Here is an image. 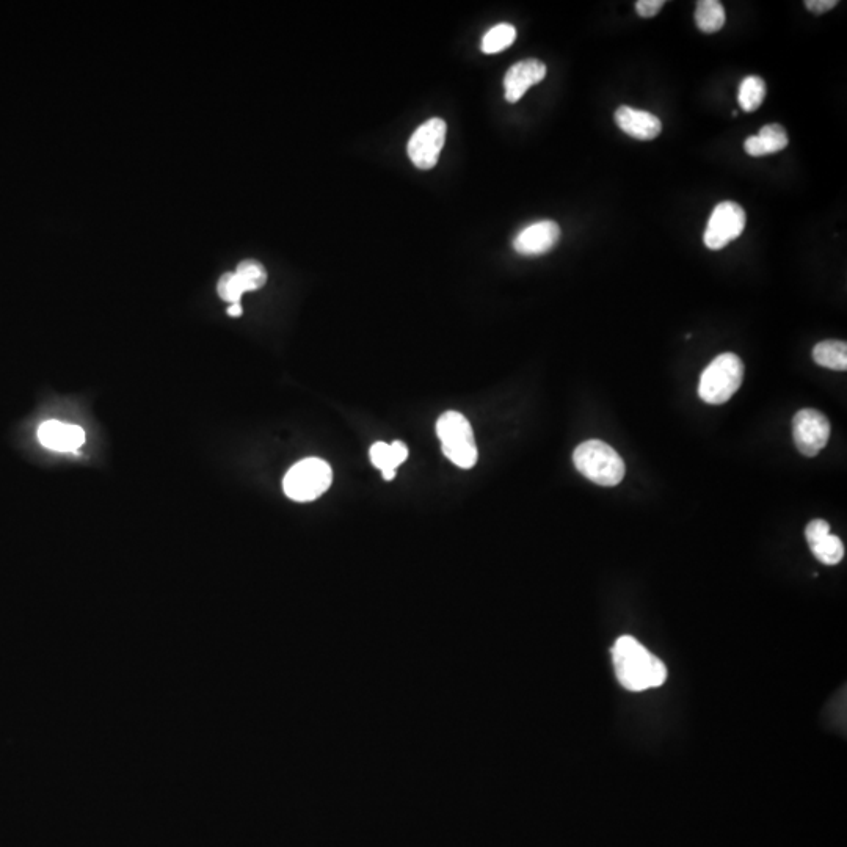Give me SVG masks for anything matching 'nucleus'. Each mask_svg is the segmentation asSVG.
<instances>
[{
  "instance_id": "obj_1",
  "label": "nucleus",
  "mask_w": 847,
  "mask_h": 847,
  "mask_svg": "<svg viewBox=\"0 0 847 847\" xmlns=\"http://www.w3.org/2000/svg\"><path fill=\"white\" fill-rule=\"evenodd\" d=\"M611 653L615 677L628 691L644 692L666 683V664L634 637H618Z\"/></svg>"
},
{
  "instance_id": "obj_2",
  "label": "nucleus",
  "mask_w": 847,
  "mask_h": 847,
  "mask_svg": "<svg viewBox=\"0 0 847 847\" xmlns=\"http://www.w3.org/2000/svg\"><path fill=\"white\" fill-rule=\"evenodd\" d=\"M573 462L582 476L593 484L615 487L625 477V462L614 448L600 440L579 444Z\"/></svg>"
},
{
  "instance_id": "obj_3",
  "label": "nucleus",
  "mask_w": 847,
  "mask_h": 847,
  "mask_svg": "<svg viewBox=\"0 0 847 847\" xmlns=\"http://www.w3.org/2000/svg\"><path fill=\"white\" fill-rule=\"evenodd\" d=\"M744 364L735 353H722L703 371L698 385V396L711 405H722L741 388Z\"/></svg>"
},
{
  "instance_id": "obj_4",
  "label": "nucleus",
  "mask_w": 847,
  "mask_h": 847,
  "mask_svg": "<svg viewBox=\"0 0 847 847\" xmlns=\"http://www.w3.org/2000/svg\"><path fill=\"white\" fill-rule=\"evenodd\" d=\"M437 433L443 454L455 466L471 469L477 463V446L473 427L459 411H446L437 422Z\"/></svg>"
},
{
  "instance_id": "obj_5",
  "label": "nucleus",
  "mask_w": 847,
  "mask_h": 847,
  "mask_svg": "<svg viewBox=\"0 0 847 847\" xmlns=\"http://www.w3.org/2000/svg\"><path fill=\"white\" fill-rule=\"evenodd\" d=\"M333 482L331 466L322 459L295 463L284 476L283 490L292 501L309 502L324 495Z\"/></svg>"
},
{
  "instance_id": "obj_6",
  "label": "nucleus",
  "mask_w": 847,
  "mask_h": 847,
  "mask_svg": "<svg viewBox=\"0 0 847 847\" xmlns=\"http://www.w3.org/2000/svg\"><path fill=\"white\" fill-rule=\"evenodd\" d=\"M746 228V212L733 201L717 204L706 225L703 242L709 250H722L741 236Z\"/></svg>"
},
{
  "instance_id": "obj_7",
  "label": "nucleus",
  "mask_w": 847,
  "mask_h": 847,
  "mask_svg": "<svg viewBox=\"0 0 847 847\" xmlns=\"http://www.w3.org/2000/svg\"><path fill=\"white\" fill-rule=\"evenodd\" d=\"M448 126L441 118H432L416 129L408 142V156L419 170L435 167L446 142Z\"/></svg>"
},
{
  "instance_id": "obj_8",
  "label": "nucleus",
  "mask_w": 847,
  "mask_h": 847,
  "mask_svg": "<svg viewBox=\"0 0 847 847\" xmlns=\"http://www.w3.org/2000/svg\"><path fill=\"white\" fill-rule=\"evenodd\" d=\"M793 437L800 454L816 457L826 448L830 438V422L821 411L813 408L800 410L793 421Z\"/></svg>"
},
{
  "instance_id": "obj_9",
  "label": "nucleus",
  "mask_w": 847,
  "mask_h": 847,
  "mask_svg": "<svg viewBox=\"0 0 847 847\" xmlns=\"http://www.w3.org/2000/svg\"><path fill=\"white\" fill-rule=\"evenodd\" d=\"M560 239V226L553 220H542L524 228L515 240L513 250L521 256H542L556 247Z\"/></svg>"
},
{
  "instance_id": "obj_10",
  "label": "nucleus",
  "mask_w": 847,
  "mask_h": 847,
  "mask_svg": "<svg viewBox=\"0 0 847 847\" xmlns=\"http://www.w3.org/2000/svg\"><path fill=\"white\" fill-rule=\"evenodd\" d=\"M37 440L49 451L74 452L85 443V432L82 427L49 419L38 426Z\"/></svg>"
},
{
  "instance_id": "obj_11",
  "label": "nucleus",
  "mask_w": 847,
  "mask_h": 847,
  "mask_svg": "<svg viewBox=\"0 0 847 847\" xmlns=\"http://www.w3.org/2000/svg\"><path fill=\"white\" fill-rule=\"evenodd\" d=\"M546 77V65L537 59H526L515 65L507 71L504 77V90H506V99L509 102H518L529 88L540 84Z\"/></svg>"
},
{
  "instance_id": "obj_12",
  "label": "nucleus",
  "mask_w": 847,
  "mask_h": 847,
  "mask_svg": "<svg viewBox=\"0 0 847 847\" xmlns=\"http://www.w3.org/2000/svg\"><path fill=\"white\" fill-rule=\"evenodd\" d=\"M615 123L629 137L636 140H653L661 134L662 123L656 115L647 110H637L633 107H618L615 112Z\"/></svg>"
},
{
  "instance_id": "obj_13",
  "label": "nucleus",
  "mask_w": 847,
  "mask_h": 847,
  "mask_svg": "<svg viewBox=\"0 0 847 847\" xmlns=\"http://www.w3.org/2000/svg\"><path fill=\"white\" fill-rule=\"evenodd\" d=\"M789 139L782 124H766L760 134L750 135L744 143V150L749 156L764 157L785 150Z\"/></svg>"
},
{
  "instance_id": "obj_14",
  "label": "nucleus",
  "mask_w": 847,
  "mask_h": 847,
  "mask_svg": "<svg viewBox=\"0 0 847 847\" xmlns=\"http://www.w3.org/2000/svg\"><path fill=\"white\" fill-rule=\"evenodd\" d=\"M371 462L380 471H396L408 459V448L402 441L386 444L379 441L371 448Z\"/></svg>"
},
{
  "instance_id": "obj_15",
  "label": "nucleus",
  "mask_w": 847,
  "mask_h": 847,
  "mask_svg": "<svg viewBox=\"0 0 847 847\" xmlns=\"http://www.w3.org/2000/svg\"><path fill=\"white\" fill-rule=\"evenodd\" d=\"M813 360L822 368L832 371H846L847 369V344L844 341L830 339L816 344L813 349Z\"/></svg>"
},
{
  "instance_id": "obj_16",
  "label": "nucleus",
  "mask_w": 847,
  "mask_h": 847,
  "mask_svg": "<svg viewBox=\"0 0 847 847\" xmlns=\"http://www.w3.org/2000/svg\"><path fill=\"white\" fill-rule=\"evenodd\" d=\"M727 15L719 0H700L695 8V24L703 33H716L724 29Z\"/></svg>"
},
{
  "instance_id": "obj_17",
  "label": "nucleus",
  "mask_w": 847,
  "mask_h": 847,
  "mask_svg": "<svg viewBox=\"0 0 847 847\" xmlns=\"http://www.w3.org/2000/svg\"><path fill=\"white\" fill-rule=\"evenodd\" d=\"M768 87L761 77L749 76L739 85L738 102L744 112L750 113L760 109L766 99Z\"/></svg>"
},
{
  "instance_id": "obj_18",
  "label": "nucleus",
  "mask_w": 847,
  "mask_h": 847,
  "mask_svg": "<svg viewBox=\"0 0 847 847\" xmlns=\"http://www.w3.org/2000/svg\"><path fill=\"white\" fill-rule=\"evenodd\" d=\"M517 40V29L512 24H498L488 30L482 38V52L484 54H498L506 51Z\"/></svg>"
},
{
  "instance_id": "obj_19",
  "label": "nucleus",
  "mask_w": 847,
  "mask_h": 847,
  "mask_svg": "<svg viewBox=\"0 0 847 847\" xmlns=\"http://www.w3.org/2000/svg\"><path fill=\"white\" fill-rule=\"evenodd\" d=\"M811 553L824 565H838L844 559V545L837 535L827 534L810 543Z\"/></svg>"
},
{
  "instance_id": "obj_20",
  "label": "nucleus",
  "mask_w": 847,
  "mask_h": 847,
  "mask_svg": "<svg viewBox=\"0 0 847 847\" xmlns=\"http://www.w3.org/2000/svg\"><path fill=\"white\" fill-rule=\"evenodd\" d=\"M237 278L244 286L245 292H253L261 289L267 283L266 267L255 259H245L240 262L236 269Z\"/></svg>"
},
{
  "instance_id": "obj_21",
  "label": "nucleus",
  "mask_w": 847,
  "mask_h": 847,
  "mask_svg": "<svg viewBox=\"0 0 847 847\" xmlns=\"http://www.w3.org/2000/svg\"><path fill=\"white\" fill-rule=\"evenodd\" d=\"M217 294H219L220 299L233 305V303H240L242 295L245 294V289L240 284L236 273L228 272L217 283Z\"/></svg>"
},
{
  "instance_id": "obj_22",
  "label": "nucleus",
  "mask_w": 847,
  "mask_h": 847,
  "mask_svg": "<svg viewBox=\"0 0 847 847\" xmlns=\"http://www.w3.org/2000/svg\"><path fill=\"white\" fill-rule=\"evenodd\" d=\"M664 5H666L664 0H639L636 2L637 15L645 19L653 18L658 15Z\"/></svg>"
},
{
  "instance_id": "obj_23",
  "label": "nucleus",
  "mask_w": 847,
  "mask_h": 847,
  "mask_svg": "<svg viewBox=\"0 0 847 847\" xmlns=\"http://www.w3.org/2000/svg\"><path fill=\"white\" fill-rule=\"evenodd\" d=\"M827 534H830V524L824 520H813L808 524L807 529H805V537H807L808 545Z\"/></svg>"
},
{
  "instance_id": "obj_24",
  "label": "nucleus",
  "mask_w": 847,
  "mask_h": 847,
  "mask_svg": "<svg viewBox=\"0 0 847 847\" xmlns=\"http://www.w3.org/2000/svg\"><path fill=\"white\" fill-rule=\"evenodd\" d=\"M804 5L811 13L822 15V13H827V11L837 7L838 0H805Z\"/></svg>"
},
{
  "instance_id": "obj_25",
  "label": "nucleus",
  "mask_w": 847,
  "mask_h": 847,
  "mask_svg": "<svg viewBox=\"0 0 847 847\" xmlns=\"http://www.w3.org/2000/svg\"><path fill=\"white\" fill-rule=\"evenodd\" d=\"M242 313H244V309H242L240 303H233V305H230V308H228V316L240 317L242 316Z\"/></svg>"
},
{
  "instance_id": "obj_26",
  "label": "nucleus",
  "mask_w": 847,
  "mask_h": 847,
  "mask_svg": "<svg viewBox=\"0 0 847 847\" xmlns=\"http://www.w3.org/2000/svg\"><path fill=\"white\" fill-rule=\"evenodd\" d=\"M383 479L385 480H393L396 477V471H382Z\"/></svg>"
}]
</instances>
